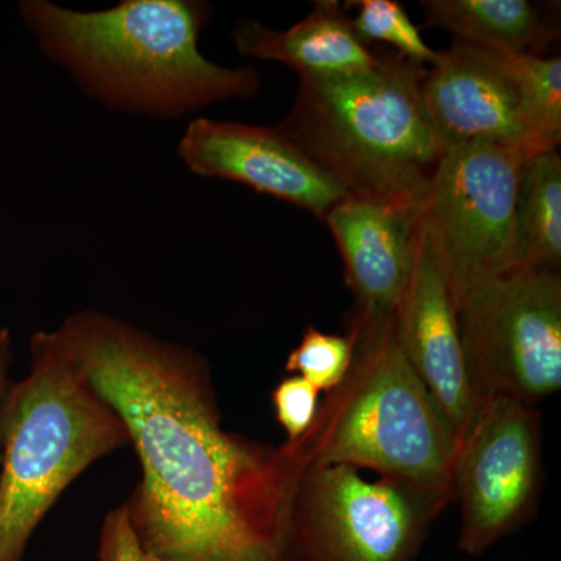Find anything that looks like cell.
<instances>
[{"label": "cell", "mask_w": 561, "mask_h": 561, "mask_svg": "<svg viewBox=\"0 0 561 561\" xmlns=\"http://www.w3.org/2000/svg\"><path fill=\"white\" fill-rule=\"evenodd\" d=\"M232 36L242 55L284 62L300 77L362 72L378 61V51L357 38L337 0L316 2L311 13L287 31L241 21Z\"/></svg>", "instance_id": "5bb4252c"}, {"label": "cell", "mask_w": 561, "mask_h": 561, "mask_svg": "<svg viewBox=\"0 0 561 561\" xmlns=\"http://www.w3.org/2000/svg\"><path fill=\"white\" fill-rule=\"evenodd\" d=\"M354 359L308 434L287 443L305 471L324 465L367 468L453 500L457 442L398 342L394 319L348 324Z\"/></svg>", "instance_id": "5b68a950"}, {"label": "cell", "mask_w": 561, "mask_h": 561, "mask_svg": "<svg viewBox=\"0 0 561 561\" xmlns=\"http://www.w3.org/2000/svg\"><path fill=\"white\" fill-rule=\"evenodd\" d=\"M426 66L378 51L362 72L301 76L276 130L351 197L415 205L446 149L424 110Z\"/></svg>", "instance_id": "3957f363"}, {"label": "cell", "mask_w": 561, "mask_h": 561, "mask_svg": "<svg viewBox=\"0 0 561 561\" xmlns=\"http://www.w3.org/2000/svg\"><path fill=\"white\" fill-rule=\"evenodd\" d=\"M394 330L413 371L459 443L481 400L468 370L448 279L423 220L415 264L394 317Z\"/></svg>", "instance_id": "7c38bea8"}, {"label": "cell", "mask_w": 561, "mask_h": 561, "mask_svg": "<svg viewBox=\"0 0 561 561\" xmlns=\"http://www.w3.org/2000/svg\"><path fill=\"white\" fill-rule=\"evenodd\" d=\"M130 445L127 427L80 370L60 330L31 342V370L0 397V561H24L62 491Z\"/></svg>", "instance_id": "277c9868"}, {"label": "cell", "mask_w": 561, "mask_h": 561, "mask_svg": "<svg viewBox=\"0 0 561 561\" xmlns=\"http://www.w3.org/2000/svg\"><path fill=\"white\" fill-rule=\"evenodd\" d=\"M427 27L500 55L531 54L556 39L527 0H424Z\"/></svg>", "instance_id": "9a60e30c"}, {"label": "cell", "mask_w": 561, "mask_h": 561, "mask_svg": "<svg viewBox=\"0 0 561 561\" xmlns=\"http://www.w3.org/2000/svg\"><path fill=\"white\" fill-rule=\"evenodd\" d=\"M99 557L101 561H151L139 548L121 507L106 516Z\"/></svg>", "instance_id": "44dd1931"}, {"label": "cell", "mask_w": 561, "mask_h": 561, "mask_svg": "<svg viewBox=\"0 0 561 561\" xmlns=\"http://www.w3.org/2000/svg\"><path fill=\"white\" fill-rule=\"evenodd\" d=\"M456 309L479 400L501 394L531 405L560 389L559 272L513 268L472 289Z\"/></svg>", "instance_id": "ba28073f"}, {"label": "cell", "mask_w": 561, "mask_h": 561, "mask_svg": "<svg viewBox=\"0 0 561 561\" xmlns=\"http://www.w3.org/2000/svg\"><path fill=\"white\" fill-rule=\"evenodd\" d=\"M541 415L513 398H483L457 443L453 500L460 551L481 556L529 519L541 483Z\"/></svg>", "instance_id": "9c48e42d"}, {"label": "cell", "mask_w": 561, "mask_h": 561, "mask_svg": "<svg viewBox=\"0 0 561 561\" xmlns=\"http://www.w3.org/2000/svg\"><path fill=\"white\" fill-rule=\"evenodd\" d=\"M561 261V160L556 150L524 162L516 198V267L559 272Z\"/></svg>", "instance_id": "2e32d148"}, {"label": "cell", "mask_w": 561, "mask_h": 561, "mask_svg": "<svg viewBox=\"0 0 561 561\" xmlns=\"http://www.w3.org/2000/svg\"><path fill=\"white\" fill-rule=\"evenodd\" d=\"M529 157L490 142L443 153L421 201V220L440 257L454 305L516 268V198Z\"/></svg>", "instance_id": "52a82bcc"}, {"label": "cell", "mask_w": 561, "mask_h": 561, "mask_svg": "<svg viewBox=\"0 0 561 561\" xmlns=\"http://www.w3.org/2000/svg\"><path fill=\"white\" fill-rule=\"evenodd\" d=\"M424 110L445 149L490 142L540 153L523 113L522 92L505 55L454 41L427 69Z\"/></svg>", "instance_id": "30bf717a"}, {"label": "cell", "mask_w": 561, "mask_h": 561, "mask_svg": "<svg viewBox=\"0 0 561 561\" xmlns=\"http://www.w3.org/2000/svg\"><path fill=\"white\" fill-rule=\"evenodd\" d=\"M359 9L351 20L354 32L362 43H387L398 50L400 57L415 65H435L440 51L427 46L420 28L409 14L394 0H359L354 2Z\"/></svg>", "instance_id": "ac0fdd59"}, {"label": "cell", "mask_w": 561, "mask_h": 561, "mask_svg": "<svg viewBox=\"0 0 561 561\" xmlns=\"http://www.w3.org/2000/svg\"><path fill=\"white\" fill-rule=\"evenodd\" d=\"M356 302L348 324H378L397 317L415 264L421 203L348 197L328 214Z\"/></svg>", "instance_id": "4fadbf2b"}, {"label": "cell", "mask_w": 561, "mask_h": 561, "mask_svg": "<svg viewBox=\"0 0 561 561\" xmlns=\"http://www.w3.org/2000/svg\"><path fill=\"white\" fill-rule=\"evenodd\" d=\"M320 390L298 375L283 379L272 393L276 420L286 431V443H297L311 430L319 413Z\"/></svg>", "instance_id": "ffe728a7"}, {"label": "cell", "mask_w": 561, "mask_h": 561, "mask_svg": "<svg viewBox=\"0 0 561 561\" xmlns=\"http://www.w3.org/2000/svg\"><path fill=\"white\" fill-rule=\"evenodd\" d=\"M21 13L41 46L114 106L176 116L260 91L256 70L221 68L198 50L208 7L190 0H125L79 13L31 0Z\"/></svg>", "instance_id": "7a4b0ae2"}, {"label": "cell", "mask_w": 561, "mask_h": 561, "mask_svg": "<svg viewBox=\"0 0 561 561\" xmlns=\"http://www.w3.org/2000/svg\"><path fill=\"white\" fill-rule=\"evenodd\" d=\"M518 81L523 113L538 151L556 150L561 140V58L505 55Z\"/></svg>", "instance_id": "e0dca14e"}, {"label": "cell", "mask_w": 561, "mask_h": 561, "mask_svg": "<svg viewBox=\"0 0 561 561\" xmlns=\"http://www.w3.org/2000/svg\"><path fill=\"white\" fill-rule=\"evenodd\" d=\"M11 339L9 331L0 332V397H2L3 387L9 381V370L11 364Z\"/></svg>", "instance_id": "7402d4cb"}, {"label": "cell", "mask_w": 561, "mask_h": 561, "mask_svg": "<svg viewBox=\"0 0 561 561\" xmlns=\"http://www.w3.org/2000/svg\"><path fill=\"white\" fill-rule=\"evenodd\" d=\"M73 359L124 421L140 481L122 505L151 561H286L305 472L289 445L221 427L208 362L105 313L60 328Z\"/></svg>", "instance_id": "6da1fadb"}, {"label": "cell", "mask_w": 561, "mask_h": 561, "mask_svg": "<svg viewBox=\"0 0 561 561\" xmlns=\"http://www.w3.org/2000/svg\"><path fill=\"white\" fill-rule=\"evenodd\" d=\"M181 160L202 176L247 184L327 219L351 197L283 133L238 122H192L179 146Z\"/></svg>", "instance_id": "8fae6325"}, {"label": "cell", "mask_w": 561, "mask_h": 561, "mask_svg": "<svg viewBox=\"0 0 561 561\" xmlns=\"http://www.w3.org/2000/svg\"><path fill=\"white\" fill-rule=\"evenodd\" d=\"M353 359L354 341L350 334H327L308 327L297 348L290 351L286 370L330 393L348 375Z\"/></svg>", "instance_id": "d6986e66"}, {"label": "cell", "mask_w": 561, "mask_h": 561, "mask_svg": "<svg viewBox=\"0 0 561 561\" xmlns=\"http://www.w3.org/2000/svg\"><path fill=\"white\" fill-rule=\"evenodd\" d=\"M449 501L400 479L368 481L345 465L308 468L291 507L286 561H415Z\"/></svg>", "instance_id": "8992f818"}]
</instances>
